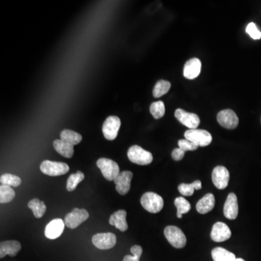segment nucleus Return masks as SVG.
I'll use <instances>...</instances> for the list:
<instances>
[{"label":"nucleus","instance_id":"f257e3e1","mask_svg":"<svg viewBox=\"0 0 261 261\" xmlns=\"http://www.w3.org/2000/svg\"><path fill=\"white\" fill-rule=\"evenodd\" d=\"M141 205L147 211L158 213L163 208L164 201L162 197L154 192H146L141 198Z\"/></svg>","mask_w":261,"mask_h":261},{"label":"nucleus","instance_id":"f03ea898","mask_svg":"<svg viewBox=\"0 0 261 261\" xmlns=\"http://www.w3.org/2000/svg\"><path fill=\"white\" fill-rule=\"evenodd\" d=\"M127 156L131 162L140 165H149L153 161L152 153L138 145L131 147L128 150Z\"/></svg>","mask_w":261,"mask_h":261},{"label":"nucleus","instance_id":"7ed1b4c3","mask_svg":"<svg viewBox=\"0 0 261 261\" xmlns=\"http://www.w3.org/2000/svg\"><path fill=\"white\" fill-rule=\"evenodd\" d=\"M97 165L100 169L104 178L108 181H114L120 173L117 162L108 158H100Z\"/></svg>","mask_w":261,"mask_h":261},{"label":"nucleus","instance_id":"20e7f679","mask_svg":"<svg viewBox=\"0 0 261 261\" xmlns=\"http://www.w3.org/2000/svg\"><path fill=\"white\" fill-rule=\"evenodd\" d=\"M164 235L168 242L177 249L183 248L186 244V236L181 229L175 226H168L164 230Z\"/></svg>","mask_w":261,"mask_h":261},{"label":"nucleus","instance_id":"39448f33","mask_svg":"<svg viewBox=\"0 0 261 261\" xmlns=\"http://www.w3.org/2000/svg\"><path fill=\"white\" fill-rule=\"evenodd\" d=\"M69 166L65 162L44 161L40 165V170L43 174L50 177L64 175L69 171Z\"/></svg>","mask_w":261,"mask_h":261},{"label":"nucleus","instance_id":"423d86ee","mask_svg":"<svg viewBox=\"0 0 261 261\" xmlns=\"http://www.w3.org/2000/svg\"><path fill=\"white\" fill-rule=\"evenodd\" d=\"M184 137L186 140L192 141L198 147H206L213 140L210 133L202 129H189L184 133Z\"/></svg>","mask_w":261,"mask_h":261},{"label":"nucleus","instance_id":"0eeeda50","mask_svg":"<svg viewBox=\"0 0 261 261\" xmlns=\"http://www.w3.org/2000/svg\"><path fill=\"white\" fill-rule=\"evenodd\" d=\"M89 214L85 209L74 208L71 213L65 216L64 222L70 229H76L83 222L89 219Z\"/></svg>","mask_w":261,"mask_h":261},{"label":"nucleus","instance_id":"6e6552de","mask_svg":"<svg viewBox=\"0 0 261 261\" xmlns=\"http://www.w3.org/2000/svg\"><path fill=\"white\" fill-rule=\"evenodd\" d=\"M121 122L117 116H111L107 118L102 126V133L106 140H114L117 137Z\"/></svg>","mask_w":261,"mask_h":261},{"label":"nucleus","instance_id":"1a4fd4ad","mask_svg":"<svg viewBox=\"0 0 261 261\" xmlns=\"http://www.w3.org/2000/svg\"><path fill=\"white\" fill-rule=\"evenodd\" d=\"M92 243L100 250H109L116 245L117 238L113 233H100L92 237Z\"/></svg>","mask_w":261,"mask_h":261},{"label":"nucleus","instance_id":"9d476101","mask_svg":"<svg viewBox=\"0 0 261 261\" xmlns=\"http://www.w3.org/2000/svg\"><path fill=\"white\" fill-rule=\"evenodd\" d=\"M230 174L224 166H216L212 172V181L219 189H224L229 185Z\"/></svg>","mask_w":261,"mask_h":261},{"label":"nucleus","instance_id":"9b49d317","mask_svg":"<svg viewBox=\"0 0 261 261\" xmlns=\"http://www.w3.org/2000/svg\"><path fill=\"white\" fill-rule=\"evenodd\" d=\"M177 120L189 129H196L201 123L199 116L195 113H188L182 109H177L175 111Z\"/></svg>","mask_w":261,"mask_h":261},{"label":"nucleus","instance_id":"f8f14e48","mask_svg":"<svg viewBox=\"0 0 261 261\" xmlns=\"http://www.w3.org/2000/svg\"><path fill=\"white\" fill-rule=\"evenodd\" d=\"M217 120L222 127L234 129L239 124V119L233 110L226 109L218 113Z\"/></svg>","mask_w":261,"mask_h":261},{"label":"nucleus","instance_id":"ddd939ff","mask_svg":"<svg viewBox=\"0 0 261 261\" xmlns=\"http://www.w3.org/2000/svg\"><path fill=\"white\" fill-rule=\"evenodd\" d=\"M232 232L229 226L223 222H217L212 228L210 237L216 242H222L230 239Z\"/></svg>","mask_w":261,"mask_h":261},{"label":"nucleus","instance_id":"4468645a","mask_svg":"<svg viewBox=\"0 0 261 261\" xmlns=\"http://www.w3.org/2000/svg\"><path fill=\"white\" fill-rule=\"evenodd\" d=\"M133 173L129 171H122L114 180L116 189L120 195H125L129 192L131 188Z\"/></svg>","mask_w":261,"mask_h":261},{"label":"nucleus","instance_id":"2eb2a0df","mask_svg":"<svg viewBox=\"0 0 261 261\" xmlns=\"http://www.w3.org/2000/svg\"><path fill=\"white\" fill-rule=\"evenodd\" d=\"M65 226V222L62 219H53L46 226L44 235L50 240H55L62 235Z\"/></svg>","mask_w":261,"mask_h":261},{"label":"nucleus","instance_id":"dca6fc26","mask_svg":"<svg viewBox=\"0 0 261 261\" xmlns=\"http://www.w3.org/2000/svg\"><path fill=\"white\" fill-rule=\"evenodd\" d=\"M202 68L201 61L198 58L189 60L183 67V76L187 79H195L200 75Z\"/></svg>","mask_w":261,"mask_h":261},{"label":"nucleus","instance_id":"f3484780","mask_svg":"<svg viewBox=\"0 0 261 261\" xmlns=\"http://www.w3.org/2000/svg\"><path fill=\"white\" fill-rule=\"evenodd\" d=\"M239 213L238 202L235 193L228 195L227 199L223 207V213L226 219L234 220L237 219Z\"/></svg>","mask_w":261,"mask_h":261},{"label":"nucleus","instance_id":"a211bd4d","mask_svg":"<svg viewBox=\"0 0 261 261\" xmlns=\"http://www.w3.org/2000/svg\"><path fill=\"white\" fill-rule=\"evenodd\" d=\"M21 249V244L16 240L1 241L0 244V258L3 259L6 256L14 257Z\"/></svg>","mask_w":261,"mask_h":261},{"label":"nucleus","instance_id":"6ab92c4d","mask_svg":"<svg viewBox=\"0 0 261 261\" xmlns=\"http://www.w3.org/2000/svg\"><path fill=\"white\" fill-rule=\"evenodd\" d=\"M109 223L121 232H126L128 229L126 210H119L113 213L109 219Z\"/></svg>","mask_w":261,"mask_h":261},{"label":"nucleus","instance_id":"aec40b11","mask_svg":"<svg viewBox=\"0 0 261 261\" xmlns=\"http://www.w3.org/2000/svg\"><path fill=\"white\" fill-rule=\"evenodd\" d=\"M215 206L214 195L211 193L207 194L197 203L196 209L201 214H206L211 211Z\"/></svg>","mask_w":261,"mask_h":261},{"label":"nucleus","instance_id":"412c9836","mask_svg":"<svg viewBox=\"0 0 261 261\" xmlns=\"http://www.w3.org/2000/svg\"><path fill=\"white\" fill-rule=\"evenodd\" d=\"M54 148L61 156L67 158H72L74 156V145L65 142L61 140H56L53 142Z\"/></svg>","mask_w":261,"mask_h":261},{"label":"nucleus","instance_id":"4be33fe9","mask_svg":"<svg viewBox=\"0 0 261 261\" xmlns=\"http://www.w3.org/2000/svg\"><path fill=\"white\" fill-rule=\"evenodd\" d=\"M213 261H232L236 259L235 255L223 247L213 249L211 253Z\"/></svg>","mask_w":261,"mask_h":261},{"label":"nucleus","instance_id":"5701e85b","mask_svg":"<svg viewBox=\"0 0 261 261\" xmlns=\"http://www.w3.org/2000/svg\"><path fill=\"white\" fill-rule=\"evenodd\" d=\"M60 140L72 145H77L81 141L82 136L75 131L65 129L61 131Z\"/></svg>","mask_w":261,"mask_h":261},{"label":"nucleus","instance_id":"b1692460","mask_svg":"<svg viewBox=\"0 0 261 261\" xmlns=\"http://www.w3.org/2000/svg\"><path fill=\"white\" fill-rule=\"evenodd\" d=\"M28 207L33 211L34 216L37 219H40L44 216L47 207L45 204L42 201H40V200L35 198V199L31 200L28 203Z\"/></svg>","mask_w":261,"mask_h":261},{"label":"nucleus","instance_id":"393cba45","mask_svg":"<svg viewBox=\"0 0 261 261\" xmlns=\"http://www.w3.org/2000/svg\"><path fill=\"white\" fill-rule=\"evenodd\" d=\"M202 188V182L200 180L194 181L192 183H181L178 186L179 191L183 196H192L195 189L198 190Z\"/></svg>","mask_w":261,"mask_h":261},{"label":"nucleus","instance_id":"a878e982","mask_svg":"<svg viewBox=\"0 0 261 261\" xmlns=\"http://www.w3.org/2000/svg\"><path fill=\"white\" fill-rule=\"evenodd\" d=\"M16 196V192L11 186L1 184L0 186V202L1 204L11 202Z\"/></svg>","mask_w":261,"mask_h":261},{"label":"nucleus","instance_id":"bb28decb","mask_svg":"<svg viewBox=\"0 0 261 261\" xmlns=\"http://www.w3.org/2000/svg\"><path fill=\"white\" fill-rule=\"evenodd\" d=\"M171 84L169 81L165 80H160L157 82L153 89V96L155 98H160L168 93L171 89Z\"/></svg>","mask_w":261,"mask_h":261},{"label":"nucleus","instance_id":"cd10ccee","mask_svg":"<svg viewBox=\"0 0 261 261\" xmlns=\"http://www.w3.org/2000/svg\"><path fill=\"white\" fill-rule=\"evenodd\" d=\"M174 204L177 208V217L179 219H181L183 214H186L191 210L190 203L183 197L176 198Z\"/></svg>","mask_w":261,"mask_h":261},{"label":"nucleus","instance_id":"c85d7f7f","mask_svg":"<svg viewBox=\"0 0 261 261\" xmlns=\"http://www.w3.org/2000/svg\"><path fill=\"white\" fill-rule=\"evenodd\" d=\"M84 174L81 171H77L76 174H71L67 181L66 189L69 192L75 190L79 183L84 180Z\"/></svg>","mask_w":261,"mask_h":261},{"label":"nucleus","instance_id":"c756f323","mask_svg":"<svg viewBox=\"0 0 261 261\" xmlns=\"http://www.w3.org/2000/svg\"><path fill=\"white\" fill-rule=\"evenodd\" d=\"M0 182L2 185L11 186V187H17L21 183V180L20 177L10 174H4L0 177Z\"/></svg>","mask_w":261,"mask_h":261},{"label":"nucleus","instance_id":"7c9ffc66","mask_svg":"<svg viewBox=\"0 0 261 261\" xmlns=\"http://www.w3.org/2000/svg\"><path fill=\"white\" fill-rule=\"evenodd\" d=\"M150 113L156 119L163 117L165 113V104L162 101H158L151 104L150 107Z\"/></svg>","mask_w":261,"mask_h":261},{"label":"nucleus","instance_id":"2f4dec72","mask_svg":"<svg viewBox=\"0 0 261 261\" xmlns=\"http://www.w3.org/2000/svg\"><path fill=\"white\" fill-rule=\"evenodd\" d=\"M131 253L133 256H126L123 261H140V257L142 254V248L140 245H134L131 248Z\"/></svg>","mask_w":261,"mask_h":261},{"label":"nucleus","instance_id":"473e14b6","mask_svg":"<svg viewBox=\"0 0 261 261\" xmlns=\"http://www.w3.org/2000/svg\"><path fill=\"white\" fill-rule=\"evenodd\" d=\"M246 32L250 36L253 40H260L261 38V31H259L254 23H250L246 28Z\"/></svg>","mask_w":261,"mask_h":261},{"label":"nucleus","instance_id":"72a5a7b5","mask_svg":"<svg viewBox=\"0 0 261 261\" xmlns=\"http://www.w3.org/2000/svg\"><path fill=\"white\" fill-rule=\"evenodd\" d=\"M179 147L183 150V151H194L196 150L198 148V146L195 144V143L192 141H189V140H181L178 141Z\"/></svg>","mask_w":261,"mask_h":261},{"label":"nucleus","instance_id":"f704fd0d","mask_svg":"<svg viewBox=\"0 0 261 261\" xmlns=\"http://www.w3.org/2000/svg\"><path fill=\"white\" fill-rule=\"evenodd\" d=\"M185 153H186V152L183 151V150H181V148L179 147V148L174 150V151L171 153V157H172V158L174 161H180L183 159V157H184Z\"/></svg>","mask_w":261,"mask_h":261},{"label":"nucleus","instance_id":"c9c22d12","mask_svg":"<svg viewBox=\"0 0 261 261\" xmlns=\"http://www.w3.org/2000/svg\"><path fill=\"white\" fill-rule=\"evenodd\" d=\"M232 261H244L242 259H235V260Z\"/></svg>","mask_w":261,"mask_h":261}]
</instances>
